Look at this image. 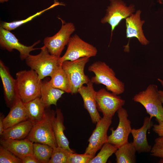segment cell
Returning <instances> with one entry per match:
<instances>
[{
	"mask_svg": "<svg viewBox=\"0 0 163 163\" xmlns=\"http://www.w3.org/2000/svg\"><path fill=\"white\" fill-rule=\"evenodd\" d=\"M88 70L95 74L91 79L93 83L103 84L107 90L118 95L124 92V83L117 78L113 70L105 62L96 61L88 67Z\"/></svg>",
	"mask_w": 163,
	"mask_h": 163,
	"instance_id": "cell-1",
	"label": "cell"
},
{
	"mask_svg": "<svg viewBox=\"0 0 163 163\" xmlns=\"http://www.w3.org/2000/svg\"><path fill=\"white\" fill-rule=\"evenodd\" d=\"M18 95L24 103L41 97L42 82L34 70H23L16 74Z\"/></svg>",
	"mask_w": 163,
	"mask_h": 163,
	"instance_id": "cell-2",
	"label": "cell"
},
{
	"mask_svg": "<svg viewBox=\"0 0 163 163\" xmlns=\"http://www.w3.org/2000/svg\"><path fill=\"white\" fill-rule=\"evenodd\" d=\"M56 115V111L46 107L44 118L34 125L26 138L33 143L46 144L53 148L58 146L53 127Z\"/></svg>",
	"mask_w": 163,
	"mask_h": 163,
	"instance_id": "cell-3",
	"label": "cell"
},
{
	"mask_svg": "<svg viewBox=\"0 0 163 163\" xmlns=\"http://www.w3.org/2000/svg\"><path fill=\"white\" fill-rule=\"evenodd\" d=\"M133 100L143 106L150 118L155 117L158 123L163 121V104L157 85L150 84L135 94Z\"/></svg>",
	"mask_w": 163,
	"mask_h": 163,
	"instance_id": "cell-4",
	"label": "cell"
},
{
	"mask_svg": "<svg viewBox=\"0 0 163 163\" xmlns=\"http://www.w3.org/2000/svg\"><path fill=\"white\" fill-rule=\"evenodd\" d=\"M40 50L38 54H30L25 60L27 65L35 71L42 80L46 77H51L60 64V57L51 54L44 45L41 47Z\"/></svg>",
	"mask_w": 163,
	"mask_h": 163,
	"instance_id": "cell-5",
	"label": "cell"
},
{
	"mask_svg": "<svg viewBox=\"0 0 163 163\" xmlns=\"http://www.w3.org/2000/svg\"><path fill=\"white\" fill-rule=\"evenodd\" d=\"M89 57H83L73 61H65L62 66L67 75L70 86V93L75 94L78 89L91 80L84 72L85 66Z\"/></svg>",
	"mask_w": 163,
	"mask_h": 163,
	"instance_id": "cell-6",
	"label": "cell"
},
{
	"mask_svg": "<svg viewBox=\"0 0 163 163\" xmlns=\"http://www.w3.org/2000/svg\"><path fill=\"white\" fill-rule=\"evenodd\" d=\"M62 25L59 30L52 37L45 38L43 43L50 53L58 57L60 55L66 45H67L71 35L75 31V28L72 22L66 23L60 18Z\"/></svg>",
	"mask_w": 163,
	"mask_h": 163,
	"instance_id": "cell-7",
	"label": "cell"
},
{
	"mask_svg": "<svg viewBox=\"0 0 163 163\" xmlns=\"http://www.w3.org/2000/svg\"><path fill=\"white\" fill-rule=\"evenodd\" d=\"M97 52L96 47L75 34L71 37L65 53L59 58V63L62 64L65 61H73L83 57L94 56Z\"/></svg>",
	"mask_w": 163,
	"mask_h": 163,
	"instance_id": "cell-8",
	"label": "cell"
},
{
	"mask_svg": "<svg viewBox=\"0 0 163 163\" xmlns=\"http://www.w3.org/2000/svg\"><path fill=\"white\" fill-rule=\"evenodd\" d=\"M110 4L106 9L105 15L101 19L103 24L108 23L111 27V40L113 32L123 19H126L135 11V6H127L121 0H110Z\"/></svg>",
	"mask_w": 163,
	"mask_h": 163,
	"instance_id": "cell-9",
	"label": "cell"
},
{
	"mask_svg": "<svg viewBox=\"0 0 163 163\" xmlns=\"http://www.w3.org/2000/svg\"><path fill=\"white\" fill-rule=\"evenodd\" d=\"M117 95L104 88L96 91L97 107L103 116L112 118L115 113L124 105L125 100Z\"/></svg>",
	"mask_w": 163,
	"mask_h": 163,
	"instance_id": "cell-10",
	"label": "cell"
},
{
	"mask_svg": "<svg viewBox=\"0 0 163 163\" xmlns=\"http://www.w3.org/2000/svg\"><path fill=\"white\" fill-rule=\"evenodd\" d=\"M112 118L103 116L96 123L95 129L90 137L89 144L85 153L94 157L103 145L107 142V132L112 122Z\"/></svg>",
	"mask_w": 163,
	"mask_h": 163,
	"instance_id": "cell-11",
	"label": "cell"
},
{
	"mask_svg": "<svg viewBox=\"0 0 163 163\" xmlns=\"http://www.w3.org/2000/svg\"><path fill=\"white\" fill-rule=\"evenodd\" d=\"M119 119L118 126L114 130L111 128V134L107 136V142L116 146L118 148L128 142V139L131 133L132 129L131 122L128 119V116L126 110L123 107L117 111Z\"/></svg>",
	"mask_w": 163,
	"mask_h": 163,
	"instance_id": "cell-12",
	"label": "cell"
},
{
	"mask_svg": "<svg viewBox=\"0 0 163 163\" xmlns=\"http://www.w3.org/2000/svg\"><path fill=\"white\" fill-rule=\"evenodd\" d=\"M40 42V40L34 43L30 46H27L22 44L10 31L2 27L0 28V46L2 49L12 52L14 49L17 50L20 53L21 60L25 59L30 54V53L41 48H34Z\"/></svg>",
	"mask_w": 163,
	"mask_h": 163,
	"instance_id": "cell-13",
	"label": "cell"
},
{
	"mask_svg": "<svg viewBox=\"0 0 163 163\" xmlns=\"http://www.w3.org/2000/svg\"><path fill=\"white\" fill-rule=\"evenodd\" d=\"M140 10L136 11L135 14H132L126 19V37L129 39L128 44L124 46V51H129V43L130 39L136 38L141 44L143 45L148 44L150 42L145 37L143 33L142 27L145 22L141 19Z\"/></svg>",
	"mask_w": 163,
	"mask_h": 163,
	"instance_id": "cell-14",
	"label": "cell"
},
{
	"mask_svg": "<svg viewBox=\"0 0 163 163\" xmlns=\"http://www.w3.org/2000/svg\"><path fill=\"white\" fill-rule=\"evenodd\" d=\"M0 76L3 86L6 103L7 106L11 108L15 104L18 95L16 80L12 77L8 68L1 60Z\"/></svg>",
	"mask_w": 163,
	"mask_h": 163,
	"instance_id": "cell-15",
	"label": "cell"
},
{
	"mask_svg": "<svg viewBox=\"0 0 163 163\" xmlns=\"http://www.w3.org/2000/svg\"><path fill=\"white\" fill-rule=\"evenodd\" d=\"M93 83L90 81L87 86L83 85L78 90L84 102V108L87 110L94 123H96L101 119L97 107L96 99V91L94 89Z\"/></svg>",
	"mask_w": 163,
	"mask_h": 163,
	"instance_id": "cell-16",
	"label": "cell"
},
{
	"mask_svg": "<svg viewBox=\"0 0 163 163\" xmlns=\"http://www.w3.org/2000/svg\"><path fill=\"white\" fill-rule=\"evenodd\" d=\"M153 125L152 119L146 117L141 127L138 129H132L131 133L133 138L132 142L138 153L150 152L152 147L148 143L147 133Z\"/></svg>",
	"mask_w": 163,
	"mask_h": 163,
	"instance_id": "cell-17",
	"label": "cell"
},
{
	"mask_svg": "<svg viewBox=\"0 0 163 163\" xmlns=\"http://www.w3.org/2000/svg\"><path fill=\"white\" fill-rule=\"evenodd\" d=\"M33 142L27 139L15 140L0 139L1 145L21 158L27 155H33Z\"/></svg>",
	"mask_w": 163,
	"mask_h": 163,
	"instance_id": "cell-18",
	"label": "cell"
},
{
	"mask_svg": "<svg viewBox=\"0 0 163 163\" xmlns=\"http://www.w3.org/2000/svg\"><path fill=\"white\" fill-rule=\"evenodd\" d=\"M28 119L27 110L24 103L18 94L14 104L3 119L4 130L14 125Z\"/></svg>",
	"mask_w": 163,
	"mask_h": 163,
	"instance_id": "cell-19",
	"label": "cell"
},
{
	"mask_svg": "<svg viewBox=\"0 0 163 163\" xmlns=\"http://www.w3.org/2000/svg\"><path fill=\"white\" fill-rule=\"evenodd\" d=\"M34 125L29 120L23 121L4 130L1 139L20 140L26 138Z\"/></svg>",
	"mask_w": 163,
	"mask_h": 163,
	"instance_id": "cell-20",
	"label": "cell"
},
{
	"mask_svg": "<svg viewBox=\"0 0 163 163\" xmlns=\"http://www.w3.org/2000/svg\"><path fill=\"white\" fill-rule=\"evenodd\" d=\"M56 115L53 127L58 146L63 148L72 153L75 152L69 147V142L65 136L64 131L66 128L64 125V117L60 109L56 108Z\"/></svg>",
	"mask_w": 163,
	"mask_h": 163,
	"instance_id": "cell-21",
	"label": "cell"
},
{
	"mask_svg": "<svg viewBox=\"0 0 163 163\" xmlns=\"http://www.w3.org/2000/svg\"><path fill=\"white\" fill-rule=\"evenodd\" d=\"M24 104L28 120L34 125L42 120L45 115L46 107L40 97L37 98Z\"/></svg>",
	"mask_w": 163,
	"mask_h": 163,
	"instance_id": "cell-22",
	"label": "cell"
},
{
	"mask_svg": "<svg viewBox=\"0 0 163 163\" xmlns=\"http://www.w3.org/2000/svg\"><path fill=\"white\" fill-rule=\"evenodd\" d=\"M65 92L59 89L53 87L48 81L42 82L40 98L46 107L51 105H57L58 101Z\"/></svg>",
	"mask_w": 163,
	"mask_h": 163,
	"instance_id": "cell-23",
	"label": "cell"
},
{
	"mask_svg": "<svg viewBox=\"0 0 163 163\" xmlns=\"http://www.w3.org/2000/svg\"><path fill=\"white\" fill-rule=\"evenodd\" d=\"M136 149L132 142H128L118 147L115 154L117 163H135Z\"/></svg>",
	"mask_w": 163,
	"mask_h": 163,
	"instance_id": "cell-24",
	"label": "cell"
},
{
	"mask_svg": "<svg viewBox=\"0 0 163 163\" xmlns=\"http://www.w3.org/2000/svg\"><path fill=\"white\" fill-rule=\"evenodd\" d=\"M51 78L50 80L48 82L51 86L65 92L70 93L69 81L62 64L59 65Z\"/></svg>",
	"mask_w": 163,
	"mask_h": 163,
	"instance_id": "cell-25",
	"label": "cell"
},
{
	"mask_svg": "<svg viewBox=\"0 0 163 163\" xmlns=\"http://www.w3.org/2000/svg\"><path fill=\"white\" fill-rule=\"evenodd\" d=\"M53 148L44 144L33 143V155L40 163H48L51 158Z\"/></svg>",
	"mask_w": 163,
	"mask_h": 163,
	"instance_id": "cell-26",
	"label": "cell"
},
{
	"mask_svg": "<svg viewBox=\"0 0 163 163\" xmlns=\"http://www.w3.org/2000/svg\"><path fill=\"white\" fill-rule=\"evenodd\" d=\"M117 149L116 146L107 142L102 146L97 155L90 160L88 163H106Z\"/></svg>",
	"mask_w": 163,
	"mask_h": 163,
	"instance_id": "cell-27",
	"label": "cell"
},
{
	"mask_svg": "<svg viewBox=\"0 0 163 163\" xmlns=\"http://www.w3.org/2000/svg\"><path fill=\"white\" fill-rule=\"evenodd\" d=\"M61 5L59 2H55L54 4L49 7L37 12L27 18L23 20L13 21L10 22H3L1 24V27L3 28L11 31L14 30L20 26L33 19L34 18L41 14L43 12L59 5Z\"/></svg>",
	"mask_w": 163,
	"mask_h": 163,
	"instance_id": "cell-28",
	"label": "cell"
},
{
	"mask_svg": "<svg viewBox=\"0 0 163 163\" xmlns=\"http://www.w3.org/2000/svg\"><path fill=\"white\" fill-rule=\"evenodd\" d=\"M71 152L61 147L53 148L51 156L48 163H67Z\"/></svg>",
	"mask_w": 163,
	"mask_h": 163,
	"instance_id": "cell-29",
	"label": "cell"
},
{
	"mask_svg": "<svg viewBox=\"0 0 163 163\" xmlns=\"http://www.w3.org/2000/svg\"><path fill=\"white\" fill-rule=\"evenodd\" d=\"M0 163H22V161L20 158L1 145Z\"/></svg>",
	"mask_w": 163,
	"mask_h": 163,
	"instance_id": "cell-30",
	"label": "cell"
},
{
	"mask_svg": "<svg viewBox=\"0 0 163 163\" xmlns=\"http://www.w3.org/2000/svg\"><path fill=\"white\" fill-rule=\"evenodd\" d=\"M155 143L150 151L151 155L159 158V163H163V136L158 137L155 140Z\"/></svg>",
	"mask_w": 163,
	"mask_h": 163,
	"instance_id": "cell-31",
	"label": "cell"
},
{
	"mask_svg": "<svg viewBox=\"0 0 163 163\" xmlns=\"http://www.w3.org/2000/svg\"><path fill=\"white\" fill-rule=\"evenodd\" d=\"M94 157L84 153L78 154L71 153L68 158L67 163H88Z\"/></svg>",
	"mask_w": 163,
	"mask_h": 163,
	"instance_id": "cell-32",
	"label": "cell"
},
{
	"mask_svg": "<svg viewBox=\"0 0 163 163\" xmlns=\"http://www.w3.org/2000/svg\"><path fill=\"white\" fill-rule=\"evenodd\" d=\"M22 163H40L33 155H27L20 158Z\"/></svg>",
	"mask_w": 163,
	"mask_h": 163,
	"instance_id": "cell-33",
	"label": "cell"
},
{
	"mask_svg": "<svg viewBox=\"0 0 163 163\" xmlns=\"http://www.w3.org/2000/svg\"><path fill=\"white\" fill-rule=\"evenodd\" d=\"M152 129L159 136H163V121L158 123V124L154 125Z\"/></svg>",
	"mask_w": 163,
	"mask_h": 163,
	"instance_id": "cell-34",
	"label": "cell"
},
{
	"mask_svg": "<svg viewBox=\"0 0 163 163\" xmlns=\"http://www.w3.org/2000/svg\"><path fill=\"white\" fill-rule=\"evenodd\" d=\"M4 117L3 115H2V114H1L0 116V135H1L4 131V125H3V119Z\"/></svg>",
	"mask_w": 163,
	"mask_h": 163,
	"instance_id": "cell-35",
	"label": "cell"
},
{
	"mask_svg": "<svg viewBox=\"0 0 163 163\" xmlns=\"http://www.w3.org/2000/svg\"><path fill=\"white\" fill-rule=\"evenodd\" d=\"M159 93L163 105V91L159 90Z\"/></svg>",
	"mask_w": 163,
	"mask_h": 163,
	"instance_id": "cell-36",
	"label": "cell"
},
{
	"mask_svg": "<svg viewBox=\"0 0 163 163\" xmlns=\"http://www.w3.org/2000/svg\"><path fill=\"white\" fill-rule=\"evenodd\" d=\"M157 80L160 83V84L163 87V80L160 79V78H158Z\"/></svg>",
	"mask_w": 163,
	"mask_h": 163,
	"instance_id": "cell-37",
	"label": "cell"
},
{
	"mask_svg": "<svg viewBox=\"0 0 163 163\" xmlns=\"http://www.w3.org/2000/svg\"><path fill=\"white\" fill-rule=\"evenodd\" d=\"M8 1V0H0V2L1 3H3V2H7Z\"/></svg>",
	"mask_w": 163,
	"mask_h": 163,
	"instance_id": "cell-38",
	"label": "cell"
},
{
	"mask_svg": "<svg viewBox=\"0 0 163 163\" xmlns=\"http://www.w3.org/2000/svg\"><path fill=\"white\" fill-rule=\"evenodd\" d=\"M159 2H161V3L163 4V0H159Z\"/></svg>",
	"mask_w": 163,
	"mask_h": 163,
	"instance_id": "cell-39",
	"label": "cell"
}]
</instances>
